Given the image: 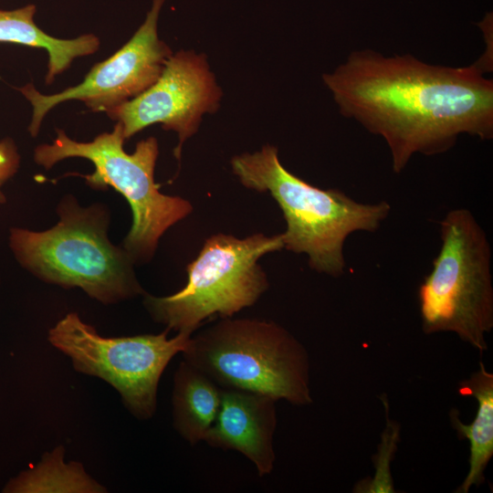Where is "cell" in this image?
<instances>
[{"instance_id":"cell-3","label":"cell","mask_w":493,"mask_h":493,"mask_svg":"<svg viewBox=\"0 0 493 493\" xmlns=\"http://www.w3.org/2000/svg\"><path fill=\"white\" fill-rule=\"evenodd\" d=\"M57 213L58 222L47 230L10 229L9 247L23 268L47 283L78 287L104 304L144 295L133 259L108 237L110 214L104 205L82 207L67 194Z\"/></svg>"},{"instance_id":"cell-16","label":"cell","mask_w":493,"mask_h":493,"mask_svg":"<svg viewBox=\"0 0 493 493\" xmlns=\"http://www.w3.org/2000/svg\"><path fill=\"white\" fill-rule=\"evenodd\" d=\"M398 435V425L388 420V425H386L379 446L375 477L366 492H393V486L389 473V462L395 450Z\"/></svg>"},{"instance_id":"cell-9","label":"cell","mask_w":493,"mask_h":493,"mask_svg":"<svg viewBox=\"0 0 493 493\" xmlns=\"http://www.w3.org/2000/svg\"><path fill=\"white\" fill-rule=\"evenodd\" d=\"M163 2L153 0L132 37L108 59L93 66L77 86L51 95L40 93L31 83L16 89L32 106L28 126L32 137L38 134L47 113L59 103L79 100L94 112H105L137 97L157 80L173 54L157 33Z\"/></svg>"},{"instance_id":"cell-7","label":"cell","mask_w":493,"mask_h":493,"mask_svg":"<svg viewBox=\"0 0 493 493\" xmlns=\"http://www.w3.org/2000/svg\"><path fill=\"white\" fill-rule=\"evenodd\" d=\"M282 248L281 234L214 235L187 266L185 286L165 297L144 293L143 305L154 321L170 330L194 334L207 319L230 318L253 306L269 286L259 258Z\"/></svg>"},{"instance_id":"cell-1","label":"cell","mask_w":493,"mask_h":493,"mask_svg":"<svg viewBox=\"0 0 493 493\" xmlns=\"http://www.w3.org/2000/svg\"><path fill=\"white\" fill-rule=\"evenodd\" d=\"M322 79L343 116L385 141L395 173L415 153L448 151L460 134L493 136V82L475 64L435 66L366 49Z\"/></svg>"},{"instance_id":"cell-4","label":"cell","mask_w":493,"mask_h":493,"mask_svg":"<svg viewBox=\"0 0 493 493\" xmlns=\"http://www.w3.org/2000/svg\"><path fill=\"white\" fill-rule=\"evenodd\" d=\"M181 353L222 389L255 392L295 405L312 403L308 352L275 321L223 318L193 334Z\"/></svg>"},{"instance_id":"cell-2","label":"cell","mask_w":493,"mask_h":493,"mask_svg":"<svg viewBox=\"0 0 493 493\" xmlns=\"http://www.w3.org/2000/svg\"><path fill=\"white\" fill-rule=\"evenodd\" d=\"M231 166L245 187L269 193L279 205L287 223L284 248L306 254L311 269L330 277L344 273L346 238L357 231L375 232L391 212L386 201L360 203L338 189L309 184L281 164L272 145L235 156Z\"/></svg>"},{"instance_id":"cell-8","label":"cell","mask_w":493,"mask_h":493,"mask_svg":"<svg viewBox=\"0 0 493 493\" xmlns=\"http://www.w3.org/2000/svg\"><path fill=\"white\" fill-rule=\"evenodd\" d=\"M170 330L159 334L109 338L68 313L48 332L50 343L68 355L76 371L103 379L121 394L137 418H151L157 405V389L169 362L187 346L193 334Z\"/></svg>"},{"instance_id":"cell-10","label":"cell","mask_w":493,"mask_h":493,"mask_svg":"<svg viewBox=\"0 0 493 493\" xmlns=\"http://www.w3.org/2000/svg\"><path fill=\"white\" fill-rule=\"evenodd\" d=\"M221 95L205 57L182 50L170 56L150 88L105 113L121 124L125 140L155 123L175 131L173 153L180 160L184 143L197 131L203 115L218 109Z\"/></svg>"},{"instance_id":"cell-17","label":"cell","mask_w":493,"mask_h":493,"mask_svg":"<svg viewBox=\"0 0 493 493\" xmlns=\"http://www.w3.org/2000/svg\"><path fill=\"white\" fill-rule=\"evenodd\" d=\"M20 155L14 140L6 137L0 141V205L5 204V196L2 192L4 184L18 171Z\"/></svg>"},{"instance_id":"cell-12","label":"cell","mask_w":493,"mask_h":493,"mask_svg":"<svg viewBox=\"0 0 493 493\" xmlns=\"http://www.w3.org/2000/svg\"><path fill=\"white\" fill-rule=\"evenodd\" d=\"M222 388L183 360L174 374L172 395L173 425L191 445L204 438L215 421Z\"/></svg>"},{"instance_id":"cell-11","label":"cell","mask_w":493,"mask_h":493,"mask_svg":"<svg viewBox=\"0 0 493 493\" xmlns=\"http://www.w3.org/2000/svg\"><path fill=\"white\" fill-rule=\"evenodd\" d=\"M276 403L266 394L222 389L217 416L204 441L213 447L241 453L255 465L259 477L269 475L276 461Z\"/></svg>"},{"instance_id":"cell-13","label":"cell","mask_w":493,"mask_h":493,"mask_svg":"<svg viewBox=\"0 0 493 493\" xmlns=\"http://www.w3.org/2000/svg\"><path fill=\"white\" fill-rule=\"evenodd\" d=\"M36 6L28 5L15 10H0V42L43 48L47 52L48 63L46 84L68 69L72 61L89 56L100 48V39L93 34L81 35L73 39L53 37L41 30L34 21Z\"/></svg>"},{"instance_id":"cell-6","label":"cell","mask_w":493,"mask_h":493,"mask_svg":"<svg viewBox=\"0 0 493 493\" xmlns=\"http://www.w3.org/2000/svg\"><path fill=\"white\" fill-rule=\"evenodd\" d=\"M441 248L418 288L422 329L454 332L487 351L493 328L491 247L472 213L453 209L440 222Z\"/></svg>"},{"instance_id":"cell-14","label":"cell","mask_w":493,"mask_h":493,"mask_svg":"<svg viewBox=\"0 0 493 493\" xmlns=\"http://www.w3.org/2000/svg\"><path fill=\"white\" fill-rule=\"evenodd\" d=\"M459 393L472 396L477 401V415L470 425L462 423L454 410L451 423L459 438L469 442V469L456 492L467 493L472 486L485 480L484 472L493 456V373L488 372L482 362L479 369L459 383Z\"/></svg>"},{"instance_id":"cell-5","label":"cell","mask_w":493,"mask_h":493,"mask_svg":"<svg viewBox=\"0 0 493 493\" xmlns=\"http://www.w3.org/2000/svg\"><path fill=\"white\" fill-rule=\"evenodd\" d=\"M122 126L116 122L112 131L99 134L91 142H77L57 129L50 144H40L34 151L37 164L48 170L58 162L73 157L90 161L92 173L78 174L92 189L112 187L125 197L132 212V225L124 238L123 248L134 263L151 260L164 232L185 218L192 211L189 201L160 192L154 181L159 154L158 142L149 137L136 144L132 153L123 149Z\"/></svg>"},{"instance_id":"cell-15","label":"cell","mask_w":493,"mask_h":493,"mask_svg":"<svg viewBox=\"0 0 493 493\" xmlns=\"http://www.w3.org/2000/svg\"><path fill=\"white\" fill-rule=\"evenodd\" d=\"M59 446L47 454L35 468L8 483L5 492H103L105 488L91 479L78 463L65 464Z\"/></svg>"}]
</instances>
